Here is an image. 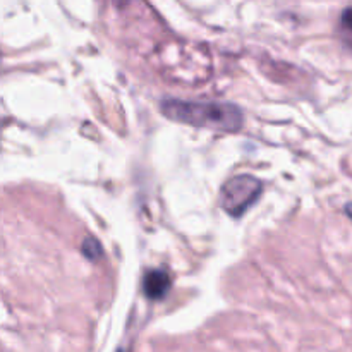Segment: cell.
<instances>
[{
  "instance_id": "obj_1",
  "label": "cell",
  "mask_w": 352,
  "mask_h": 352,
  "mask_svg": "<svg viewBox=\"0 0 352 352\" xmlns=\"http://www.w3.org/2000/svg\"><path fill=\"white\" fill-rule=\"evenodd\" d=\"M162 112L175 122L195 127L234 133L243 127V110L226 102H189V100L168 98L162 102Z\"/></svg>"
},
{
  "instance_id": "obj_2",
  "label": "cell",
  "mask_w": 352,
  "mask_h": 352,
  "mask_svg": "<svg viewBox=\"0 0 352 352\" xmlns=\"http://www.w3.org/2000/svg\"><path fill=\"white\" fill-rule=\"evenodd\" d=\"M263 192V184L253 175H236L220 189V206L234 219H241Z\"/></svg>"
},
{
  "instance_id": "obj_3",
  "label": "cell",
  "mask_w": 352,
  "mask_h": 352,
  "mask_svg": "<svg viewBox=\"0 0 352 352\" xmlns=\"http://www.w3.org/2000/svg\"><path fill=\"white\" fill-rule=\"evenodd\" d=\"M170 275L165 270H150L143 278V291L146 298L153 299V301H160L170 291Z\"/></svg>"
},
{
  "instance_id": "obj_4",
  "label": "cell",
  "mask_w": 352,
  "mask_h": 352,
  "mask_svg": "<svg viewBox=\"0 0 352 352\" xmlns=\"http://www.w3.org/2000/svg\"><path fill=\"white\" fill-rule=\"evenodd\" d=\"M81 253L88 258L89 261H96L102 258L103 250H102V244L95 239V237L88 236L85 241L81 243Z\"/></svg>"
},
{
  "instance_id": "obj_5",
  "label": "cell",
  "mask_w": 352,
  "mask_h": 352,
  "mask_svg": "<svg viewBox=\"0 0 352 352\" xmlns=\"http://www.w3.org/2000/svg\"><path fill=\"white\" fill-rule=\"evenodd\" d=\"M340 24H342V28L347 33L352 34V7L344 10L342 17H340Z\"/></svg>"
},
{
  "instance_id": "obj_6",
  "label": "cell",
  "mask_w": 352,
  "mask_h": 352,
  "mask_svg": "<svg viewBox=\"0 0 352 352\" xmlns=\"http://www.w3.org/2000/svg\"><path fill=\"white\" fill-rule=\"evenodd\" d=\"M346 213H347V217L352 220V203H347L346 205Z\"/></svg>"
}]
</instances>
